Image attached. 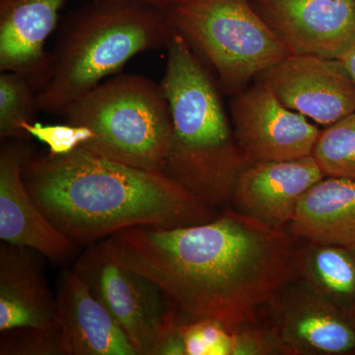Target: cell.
<instances>
[{
  "mask_svg": "<svg viewBox=\"0 0 355 355\" xmlns=\"http://www.w3.org/2000/svg\"><path fill=\"white\" fill-rule=\"evenodd\" d=\"M39 87L30 77L12 71L0 74V139L29 140L23 125L35 121Z\"/></svg>",
  "mask_w": 355,
  "mask_h": 355,
  "instance_id": "cell-19",
  "label": "cell"
},
{
  "mask_svg": "<svg viewBox=\"0 0 355 355\" xmlns=\"http://www.w3.org/2000/svg\"><path fill=\"white\" fill-rule=\"evenodd\" d=\"M175 31L237 93L254 77L291 55L248 0H175L164 12Z\"/></svg>",
  "mask_w": 355,
  "mask_h": 355,
  "instance_id": "cell-6",
  "label": "cell"
},
{
  "mask_svg": "<svg viewBox=\"0 0 355 355\" xmlns=\"http://www.w3.org/2000/svg\"><path fill=\"white\" fill-rule=\"evenodd\" d=\"M23 177L44 216L77 246L128 228L184 227L218 216L164 173L116 162L83 146L62 156L33 153Z\"/></svg>",
  "mask_w": 355,
  "mask_h": 355,
  "instance_id": "cell-2",
  "label": "cell"
},
{
  "mask_svg": "<svg viewBox=\"0 0 355 355\" xmlns=\"http://www.w3.org/2000/svg\"><path fill=\"white\" fill-rule=\"evenodd\" d=\"M72 270L116 320L139 355H160L180 312L146 275L121 265L109 240L88 246Z\"/></svg>",
  "mask_w": 355,
  "mask_h": 355,
  "instance_id": "cell-7",
  "label": "cell"
},
{
  "mask_svg": "<svg viewBox=\"0 0 355 355\" xmlns=\"http://www.w3.org/2000/svg\"><path fill=\"white\" fill-rule=\"evenodd\" d=\"M1 355H62L58 324L49 329L18 328L1 331Z\"/></svg>",
  "mask_w": 355,
  "mask_h": 355,
  "instance_id": "cell-21",
  "label": "cell"
},
{
  "mask_svg": "<svg viewBox=\"0 0 355 355\" xmlns=\"http://www.w3.org/2000/svg\"><path fill=\"white\" fill-rule=\"evenodd\" d=\"M287 228L306 242L355 246V181L324 177L301 198Z\"/></svg>",
  "mask_w": 355,
  "mask_h": 355,
  "instance_id": "cell-17",
  "label": "cell"
},
{
  "mask_svg": "<svg viewBox=\"0 0 355 355\" xmlns=\"http://www.w3.org/2000/svg\"><path fill=\"white\" fill-rule=\"evenodd\" d=\"M257 78L287 108L327 127L355 113V84L340 60L291 55Z\"/></svg>",
  "mask_w": 355,
  "mask_h": 355,
  "instance_id": "cell-10",
  "label": "cell"
},
{
  "mask_svg": "<svg viewBox=\"0 0 355 355\" xmlns=\"http://www.w3.org/2000/svg\"><path fill=\"white\" fill-rule=\"evenodd\" d=\"M69 0H0V71L30 77L39 91L48 81L46 40Z\"/></svg>",
  "mask_w": 355,
  "mask_h": 355,
  "instance_id": "cell-15",
  "label": "cell"
},
{
  "mask_svg": "<svg viewBox=\"0 0 355 355\" xmlns=\"http://www.w3.org/2000/svg\"><path fill=\"white\" fill-rule=\"evenodd\" d=\"M23 130L30 137L46 144L48 153L55 156L71 153L79 147L85 146L95 137L90 128L67 123L43 125L33 121L23 125Z\"/></svg>",
  "mask_w": 355,
  "mask_h": 355,
  "instance_id": "cell-22",
  "label": "cell"
},
{
  "mask_svg": "<svg viewBox=\"0 0 355 355\" xmlns=\"http://www.w3.org/2000/svg\"><path fill=\"white\" fill-rule=\"evenodd\" d=\"M166 49L160 85L169 104L171 135L162 172L207 205L229 207L249 161L202 60L175 30Z\"/></svg>",
  "mask_w": 355,
  "mask_h": 355,
  "instance_id": "cell-3",
  "label": "cell"
},
{
  "mask_svg": "<svg viewBox=\"0 0 355 355\" xmlns=\"http://www.w3.org/2000/svg\"><path fill=\"white\" fill-rule=\"evenodd\" d=\"M293 268L296 279L355 312V246L306 242L295 249Z\"/></svg>",
  "mask_w": 355,
  "mask_h": 355,
  "instance_id": "cell-18",
  "label": "cell"
},
{
  "mask_svg": "<svg viewBox=\"0 0 355 355\" xmlns=\"http://www.w3.org/2000/svg\"><path fill=\"white\" fill-rule=\"evenodd\" d=\"M64 123L94 132L91 153L116 162L163 171L171 114L160 83L139 74H116L70 104Z\"/></svg>",
  "mask_w": 355,
  "mask_h": 355,
  "instance_id": "cell-5",
  "label": "cell"
},
{
  "mask_svg": "<svg viewBox=\"0 0 355 355\" xmlns=\"http://www.w3.org/2000/svg\"><path fill=\"white\" fill-rule=\"evenodd\" d=\"M324 178L313 155L252 163L240 175L229 207L270 227L284 229L303 196Z\"/></svg>",
  "mask_w": 355,
  "mask_h": 355,
  "instance_id": "cell-13",
  "label": "cell"
},
{
  "mask_svg": "<svg viewBox=\"0 0 355 355\" xmlns=\"http://www.w3.org/2000/svg\"><path fill=\"white\" fill-rule=\"evenodd\" d=\"M172 25L160 9L118 0H93L70 14L51 51L48 81L37 94L38 111L64 110L142 51L167 46Z\"/></svg>",
  "mask_w": 355,
  "mask_h": 355,
  "instance_id": "cell-4",
  "label": "cell"
},
{
  "mask_svg": "<svg viewBox=\"0 0 355 355\" xmlns=\"http://www.w3.org/2000/svg\"><path fill=\"white\" fill-rule=\"evenodd\" d=\"M231 116L236 139L250 164L312 155L321 133L259 83L235 94Z\"/></svg>",
  "mask_w": 355,
  "mask_h": 355,
  "instance_id": "cell-9",
  "label": "cell"
},
{
  "mask_svg": "<svg viewBox=\"0 0 355 355\" xmlns=\"http://www.w3.org/2000/svg\"><path fill=\"white\" fill-rule=\"evenodd\" d=\"M292 55L340 60L355 43V0H257Z\"/></svg>",
  "mask_w": 355,
  "mask_h": 355,
  "instance_id": "cell-12",
  "label": "cell"
},
{
  "mask_svg": "<svg viewBox=\"0 0 355 355\" xmlns=\"http://www.w3.org/2000/svg\"><path fill=\"white\" fill-rule=\"evenodd\" d=\"M108 240L116 260L157 284L184 317L230 328L260 323L295 279L291 235L231 207L205 223L128 228Z\"/></svg>",
  "mask_w": 355,
  "mask_h": 355,
  "instance_id": "cell-1",
  "label": "cell"
},
{
  "mask_svg": "<svg viewBox=\"0 0 355 355\" xmlns=\"http://www.w3.org/2000/svg\"><path fill=\"white\" fill-rule=\"evenodd\" d=\"M28 141L6 139L0 146V239L65 263L78 246L49 220L26 187L23 168L34 153Z\"/></svg>",
  "mask_w": 355,
  "mask_h": 355,
  "instance_id": "cell-11",
  "label": "cell"
},
{
  "mask_svg": "<svg viewBox=\"0 0 355 355\" xmlns=\"http://www.w3.org/2000/svg\"><path fill=\"white\" fill-rule=\"evenodd\" d=\"M55 301L62 355H139L116 320L72 268L60 273Z\"/></svg>",
  "mask_w": 355,
  "mask_h": 355,
  "instance_id": "cell-14",
  "label": "cell"
},
{
  "mask_svg": "<svg viewBox=\"0 0 355 355\" xmlns=\"http://www.w3.org/2000/svg\"><path fill=\"white\" fill-rule=\"evenodd\" d=\"M284 355H355V312L294 279L270 305Z\"/></svg>",
  "mask_w": 355,
  "mask_h": 355,
  "instance_id": "cell-8",
  "label": "cell"
},
{
  "mask_svg": "<svg viewBox=\"0 0 355 355\" xmlns=\"http://www.w3.org/2000/svg\"><path fill=\"white\" fill-rule=\"evenodd\" d=\"M340 62L345 65L347 72H349L350 77L355 84V43L352 44V48L349 49L342 58H340Z\"/></svg>",
  "mask_w": 355,
  "mask_h": 355,
  "instance_id": "cell-23",
  "label": "cell"
},
{
  "mask_svg": "<svg viewBox=\"0 0 355 355\" xmlns=\"http://www.w3.org/2000/svg\"><path fill=\"white\" fill-rule=\"evenodd\" d=\"M57 301L29 248L0 245V331L55 326Z\"/></svg>",
  "mask_w": 355,
  "mask_h": 355,
  "instance_id": "cell-16",
  "label": "cell"
},
{
  "mask_svg": "<svg viewBox=\"0 0 355 355\" xmlns=\"http://www.w3.org/2000/svg\"><path fill=\"white\" fill-rule=\"evenodd\" d=\"M118 1L133 2V3L146 4V6L155 7L165 12L172 6L175 0H118Z\"/></svg>",
  "mask_w": 355,
  "mask_h": 355,
  "instance_id": "cell-24",
  "label": "cell"
},
{
  "mask_svg": "<svg viewBox=\"0 0 355 355\" xmlns=\"http://www.w3.org/2000/svg\"><path fill=\"white\" fill-rule=\"evenodd\" d=\"M312 155L324 177L355 181V113L321 130Z\"/></svg>",
  "mask_w": 355,
  "mask_h": 355,
  "instance_id": "cell-20",
  "label": "cell"
}]
</instances>
